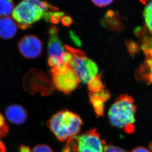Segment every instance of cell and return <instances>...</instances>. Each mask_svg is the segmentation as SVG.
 Wrapping results in <instances>:
<instances>
[{
  "instance_id": "1",
  "label": "cell",
  "mask_w": 152,
  "mask_h": 152,
  "mask_svg": "<svg viewBox=\"0 0 152 152\" xmlns=\"http://www.w3.org/2000/svg\"><path fill=\"white\" fill-rule=\"evenodd\" d=\"M136 106L132 97L122 94L116 99L109 110V120L114 127L123 129L131 134L135 131Z\"/></svg>"
},
{
  "instance_id": "2",
  "label": "cell",
  "mask_w": 152,
  "mask_h": 152,
  "mask_svg": "<svg viewBox=\"0 0 152 152\" xmlns=\"http://www.w3.org/2000/svg\"><path fill=\"white\" fill-rule=\"evenodd\" d=\"M83 124L77 114L63 110L53 115L48 121L47 126L58 140L64 142L77 135Z\"/></svg>"
},
{
  "instance_id": "3",
  "label": "cell",
  "mask_w": 152,
  "mask_h": 152,
  "mask_svg": "<svg viewBox=\"0 0 152 152\" xmlns=\"http://www.w3.org/2000/svg\"><path fill=\"white\" fill-rule=\"evenodd\" d=\"M65 48L72 55L73 59L69 66L76 72L80 82L88 83L98 75L96 63L88 58L84 51L68 45H65Z\"/></svg>"
},
{
  "instance_id": "4",
  "label": "cell",
  "mask_w": 152,
  "mask_h": 152,
  "mask_svg": "<svg viewBox=\"0 0 152 152\" xmlns=\"http://www.w3.org/2000/svg\"><path fill=\"white\" fill-rule=\"evenodd\" d=\"M44 13L33 0H24L14 8L12 15L18 26L25 30L42 18Z\"/></svg>"
},
{
  "instance_id": "5",
  "label": "cell",
  "mask_w": 152,
  "mask_h": 152,
  "mask_svg": "<svg viewBox=\"0 0 152 152\" xmlns=\"http://www.w3.org/2000/svg\"><path fill=\"white\" fill-rule=\"evenodd\" d=\"M53 84L59 91L68 94L77 88L80 82L77 74L69 65L50 69Z\"/></svg>"
},
{
  "instance_id": "6",
  "label": "cell",
  "mask_w": 152,
  "mask_h": 152,
  "mask_svg": "<svg viewBox=\"0 0 152 152\" xmlns=\"http://www.w3.org/2000/svg\"><path fill=\"white\" fill-rule=\"evenodd\" d=\"M58 33V28L56 26L50 27L48 29V62L51 68L64 65L62 58L66 50L59 38Z\"/></svg>"
},
{
  "instance_id": "7",
  "label": "cell",
  "mask_w": 152,
  "mask_h": 152,
  "mask_svg": "<svg viewBox=\"0 0 152 152\" xmlns=\"http://www.w3.org/2000/svg\"><path fill=\"white\" fill-rule=\"evenodd\" d=\"M18 48L20 54L26 58H36L42 52V42L37 36L28 35L21 39Z\"/></svg>"
},
{
  "instance_id": "8",
  "label": "cell",
  "mask_w": 152,
  "mask_h": 152,
  "mask_svg": "<svg viewBox=\"0 0 152 152\" xmlns=\"http://www.w3.org/2000/svg\"><path fill=\"white\" fill-rule=\"evenodd\" d=\"M88 96L89 102L92 105L97 116L98 117L103 116L105 104L111 97L110 92L105 88L101 92L98 93L89 92Z\"/></svg>"
},
{
  "instance_id": "9",
  "label": "cell",
  "mask_w": 152,
  "mask_h": 152,
  "mask_svg": "<svg viewBox=\"0 0 152 152\" xmlns=\"http://www.w3.org/2000/svg\"><path fill=\"white\" fill-rule=\"evenodd\" d=\"M103 26L111 31L120 32L124 29V25L121 20L118 13L113 10H107L101 20Z\"/></svg>"
},
{
  "instance_id": "10",
  "label": "cell",
  "mask_w": 152,
  "mask_h": 152,
  "mask_svg": "<svg viewBox=\"0 0 152 152\" xmlns=\"http://www.w3.org/2000/svg\"><path fill=\"white\" fill-rule=\"evenodd\" d=\"M6 116L9 121L13 124H22L27 118V113L23 107L18 104H12L7 107Z\"/></svg>"
},
{
  "instance_id": "11",
  "label": "cell",
  "mask_w": 152,
  "mask_h": 152,
  "mask_svg": "<svg viewBox=\"0 0 152 152\" xmlns=\"http://www.w3.org/2000/svg\"><path fill=\"white\" fill-rule=\"evenodd\" d=\"M18 31V24L12 18H0V38L9 39L15 37Z\"/></svg>"
},
{
  "instance_id": "12",
  "label": "cell",
  "mask_w": 152,
  "mask_h": 152,
  "mask_svg": "<svg viewBox=\"0 0 152 152\" xmlns=\"http://www.w3.org/2000/svg\"><path fill=\"white\" fill-rule=\"evenodd\" d=\"M89 92L98 93L105 89L104 83L101 79V75L98 74L88 83Z\"/></svg>"
},
{
  "instance_id": "13",
  "label": "cell",
  "mask_w": 152,
  "mask_h": 152,
  "mask_svg": "<svg viewBox=\"0 0 152 152\" xmlns=\"http://www.w3.org/2000/svg\"><path fill=\"white\" fill-rule=\"evenodd\" d=\"M14 10L12 0H0V18L8 17Z\"/></svg>"
},
{
  "instance_id": "14",
  "label": "cell",
  "mask_w": 152,
  "mask_h": 152,
  "mask_svg": "<svg viewBox=\"0 0 152 152\" xmlns=\"http://www.w3.org/2000/svg\"><path fill=\"white\" fill-rule=\"evenodd\" d=\"M64 15V12L50 11L45 12L42 18L45 19L46 22H50L53 24H57Z\"/></svg>"
},
{
  "instance_id": "15",
  "label": "cell",
  "mask_w": 152,
  "mask_h": 152,
  "mask_svg": "<svg viewBox=\"0 0 152 152\" xmlns=\"http://www.w3.org/2000/svg\"><path fill=\"white\" fill-rule=\"evenodd\" d=\"M147 28L152 35V1L148 3L143 12Z\"/></svg>"
},
{
  "instance_id": "16",
  "label": "cell",
  "mask_w": 152,
  "mask_h": 152,
  "mask_svg": "<svg viewBox=\"0 0 152 152\" xmlns=\"http://www.w3.org/2000/svg\"><path fill=\"white\" fill-rule=\"evenodd\" d=\"M126 45L127 47V51L132 56H134L140 50L139 45L132 40H126Z\"/></svg>"
},
{
  "instance_id": "17",
  "label": "cell",
  "mask_w": 152,
  "mask_h": 152,
  "mask_svg": "<svg viewBox=\"0 0 152 152\" xmlns=\"http://www.w3.org/2000/svg\"><path fill=\"white\" fill-rule=\"evenodd\" d=\"M78 143V152H94L87 144L80 138V135H76Z\"/></svg>"
},
{
  "instance_id": "18",
  "label": "cell",
  "mask_w": 152,
  "mask_h": 152,
  "mask_svg": "<svg viewBox=\"0 0 152 152\" xmlns=\"http://www.w3.org/2000/svg\"><path fill=\"white\" fill-rule=\"evenodd\" d=\"M9 132V126L6 123L4 117L0 113V137H3L6 136Z\"/></svg>"
},
{
  "instance_id": "19",
  "label": "cell",
  "mask_w": 152,
  "mask_h": 152,
  "mask_svg": "<svg viewBox=\"0 0 152 152\" xmlns=\"http://www.w3.org/2000/svg\"><path fill=\"white\" fill-rule=\"evenodd\" d=\"M141 39H142V43L141 45V48L143 50V51L152 48V37L147 36V35Z\"/></svg>"
},
{
  "instance_id": "20",
  "label": "cell",
  "mask_w": 152,
  "mask_h": 152,
  "mask_svg": "<svg viewBox=\"0 0 152 152\" xmlns=\"http://www.w3.org/2000/svg\"><path fill=\"white\" fill-rule=\"evenodd\" d=\"M31 152H54L49 146L45 144H39L34 147Z\"/></svg>"
},
{
  "instance_id": "21",
  "label": "cell",
  "mask_w": 152,
  "mask_h": 152,
  "mask_svg": "<svg viewBox=\"0 0 152 152\" xmlns=\"http://www.w3.org/2000/svg\"><path fill=\"white\" fill-rule=\"evenodd\" d=\"M103 152H127L125 150L113 145H105L104 147Z\"/></svg>"
},
{
  "instance_id": "22",
  "label": "cell",
  "mask_w": 152,
  "mask_h": 152,
  "mask_svg": "<svg viewBox=\"0 0 152 152\" xmlns=\"http://www.w3.org/2000/svg\"><path fill=\"white\" fill-rule=\"evenodd\" d=\"M148 30V29L147 30L146 28H143V27H138L135 29V35L137 38L142 39L144 36L147 35Z\"/></svg>"
},
{
  "instance_id": "23",
  "label": "cell",
  "mask_w": 152,
  "mask_h": 152,
  "mask_svg": "<svg viewBox=\"0 0 152 152\" xmlns=\"http://www.w3.org/2000/svg\"><path fill=\"white\" fill-rule=\"evenodd\" d=\"M95 6L99 7H104L112 4L114 0H91Z\"/></svg>"
},
{
  "instance_id": "24",
  "label": "cell",
  "mask_w": 152,
  "mask_h": 152,
  "mask_svg": "<svg viewBox=\"0 0 152 152\" xmlns=\"http://www.w3.org/2000/svg\"><path fill=\"white\" fill-rule=\"evenodd\" d=\"M61 22L64 26L66 27H70L73 23V19L70 16L65 15L62 18Z\"/></svg>"
},
{
  "instance_id": "25",
  "label": "cell",
  "mask_w": 152,
  "mask_h": 152,
  "mask_svg": "<svg viewBox=\"0 0 152 152\" xmlns=\"http://www.w3.org/2000/svg\"><path fill=\"white\" fill-rule=\"evenodd\" d=\"M141 78L143 79V80H146L148 83H150L152 85V73L150 72L147 73L141 77Z\"/></svg>"
},
{
  "instance_id": "26",
  "label": "cell",
  "mask_w": 152,
  "mask_h": 152,
  "mask_svg": "<svg viewBox=\"0 0 152 152\" xmlns=\"http://www.w3.org/2000/svg\"><path fill=\"white\" fill-rule=\"evenodd\" d=\"M131 152H150L149 150L144 147H137L132 150Z\"/></svg>"
},
{
  "instance_id": "27",
  "label": "cell",
  "mask_w": 152,
  "mask_h": 152,
  "mask_svg": "<svg viewBox=\"0 0 152 152\" xmlns=\"http://www.w3.org/2000/svg\"><path fill=\"white\" fill-rule=\"evenodd\" d=\"M19 152H31V149L29 147L25 145H21L19 147Z\"/></svg>"
},
{
  "instance_id": "28",
  "label": "cell",
  "mask_w": 152,
  "mask_h": 152,
  "mask_svg": "<svg viewBox=\"0 0 152 152\" xmlns=\"http://www.w3.org/2000/svg\"><path fill=\"white\" fill-rule=\"evenodd\" d=\"M144 53L147 58H152V48L144 50Z\"/></svg>"
},
{
  "instance_id": "29",
  "label": "cell",
  "mask_w": 152,
  "mask_h": 152,
  "mask_svg": "<svg viewBox=\"0 0 152 152\" xmlns=\"http://www.w3.org/2000/svg\"><path fill=\"white\" fill-rule=\"evenodd\" d=\"M0 152H6V147L1 141H0Z\"/></svg>"
},
{
  "instance_id": "30",
  "label": "cell",
  "mask_w": 152,
  "mask_h": 152,
  "mask_svg": "<svg viewBox=\"0 0 152 152\" xmlns=\"http://www.w3.org/2000/svg\"><path fill=\"white\" fill-rule=\"evenodd\" d=\"M148 1H149V0H140L141 2H142L143 4H145Z\"/></svg>"
},
{
  "instance_id": "31",
  "label": "cell",
  "mask_w": 152,
  "mask_h": 152,
  "mask_svg": "<svg viewBox=\"0 0 152 152\" xmlns=\"http://www.w3.org/2000/svg\"><path fill=\"white\" fill-rule=\"evenodd\" d=\"M149 148L151 150V152H152V142H151V143L150 144Z\"/></svg>"
},
{
  "instance_id": "32",
  "label": "cell",
  "mask_w": 152,
  "mask_h": 152,
  "mask_svg": "<svg viewBox=\"0 0 152 152\" xmlns=\"http://www.w3.org/2000/svg\"><path fill=\"white\" fill-rule=\"evenodd\" d=\"M149 68L150 72H152V66H151V67H150Z\"/></svg>"
}]
</instances>
